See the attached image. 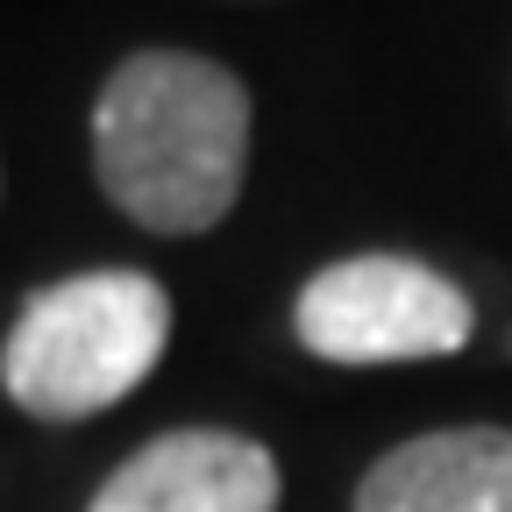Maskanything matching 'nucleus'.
Returning a JSON list of instances; mask_svg holds the SVG:
<instances>
[{
  "instance_id": "nucleus-1",
  "label": "nucleus",
  "mask_w": 512,
  "mask_h": 512,
  "mask_svg": "<svg viewBox=\"0 0 512 512\" xmlns=\"http://www.w3.org/2000/svg\"><path fill=\"white\" fill-rule=\"evenodd\" d=\"M93 171L150 235L221 228L249 171V86L192 50L121 57L93 100Z\"/></svg>"
},
{
  "instance_id": "nucleus-2",
  "label": "nucleus",
  "mask_w": 512,
  "mask_h": 512,
  "mask_svg": "<svg viewBox=\"0 0 512 512\" xmlns=\"http://www.w3.org/2000/svg\"><path fill=\"white\" fill-rule=\"evenodd\" d=\"M171 292L150 271H79L43 285L0 349L8 399L50 427L121 406L164 363Z\"/></svg>"
},
{
  "instance_id": "nucleus-3",
  "label": "nucleus",
  "mask_w": 512,
  "mask_h": 512,
  "mask_svg": "<svg viewBox=\"0 0 512 512\" xmlns=\"http://www.w3.org/2000/svg\"><path fill=\"white\" fill-rule=\"evenodd\" d=\"M292 328L320 363L370 370V363H427V356H456L477 335V306L470 292L420 264V256H342V264L313 271Z\"/></svg>"
},
{
  "instance_id": "nucleus-4",
  "label": "nucleus",
  "mask_w": 512,
  "mask_h": 512,
  "mask_svg": "<svg viewBox=\"0 0 512 512\" xmlns=\"http://www.w3.org/2000/svg\"><path fill=\"white\" fill-rule=\"evenodd\" d=\"M278 456L228 427H178L128 456L86 512H278Z\"/></svg>"
},
{
  "instance_id": "nucleus-5",
  "label": "nucleus",
  "mask_w": 512,
  "mask_h": 512,
  "mask_svg": "<svg viewBox=\"0 0 512 512\" xmlns=\"http://www.w3.org/2000/svg\"><path fill=\"white\" fill-rule=\"evenodd\" d=\"M356 512H512V427H434L384 448Z\"/></svg>"
}]
</instances>
